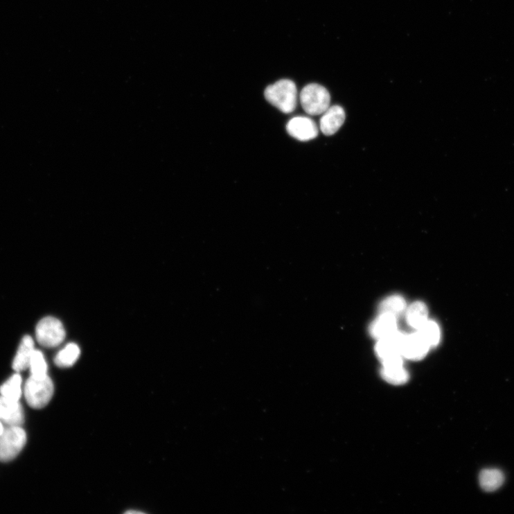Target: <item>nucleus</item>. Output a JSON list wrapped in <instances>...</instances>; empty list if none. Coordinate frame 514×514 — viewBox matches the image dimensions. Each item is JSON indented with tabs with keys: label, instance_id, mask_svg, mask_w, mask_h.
I'll use <instances>...</instances> for the list:
<instances>
[{
	"label": "nucleus",
	"instance_id": "obj_1",
	"mask_svg": "<svg viewBox=\"0 0 514 514\" xmlns=\"http://www.w3.org/2000/svg\"><path fill=\"white\" fill-rule=\"evenodd\" d=\"M265 96L270 104L285 114L293 112L297 106V88L290 80H278L268 86Z\"/></svg>",
	"mask_w": 514,
	"mask_h": 514
},
{
	"label": "nucleus",
	"instance_id": "obj_2",
	"mask_svg": "<svg viewBox=\"0 0 514 514\" xmlns=\"http://www.w3.org/2000/svg\"><path fill=\"white\" fill-rule=\"evenodd\" d=\"M54 390L53 382L48 375L39 378L31 375L23 388V394L29 406L40 409L49 404Z\"/></svg>",
	"mask_w": 514,
	"mask_h": 514
},
{
	"label": "nucleus",
	"instance_id": "obj_3",
	"mask_svg": "<svg viewBox=\"0 0 514 514\" xmlns=\"http://www.w3.org/2000/svg\"><path fill=\"white\" fill-rule=\"evenodd\" d=\"M299 98L303 110L310 115L322 114L330 107V92L318 84H310L303 87Z\"/></svg>",
	"mask_w": 514,
	"mask_h": 514
},
{
	"label": "nucleus",
	"instance_id": "obj_4",
	"mask_svg": "<svg viewBox=\"0 0 514 514\" xmlns=\"http://www.w3.org/2000/svg\"><path fill=\"white\" fill-rule=\"evenodd\" d=\"M27 442V434L21 426H8L0 435V461L8 462L15 459Z\"/></svg>",
	"mask_w": 514,
	"mask_h": 514
},
{
	"label": "nucleus",
	"instance_id": "obj_5",
	"mask_svg": "<svg viewBox=\"0 0 514 514\" xmlns=\"http://www.w3.org/2000/svg\"><path fill=\"white\" fill-rule=\"evenodd\" d=\"M66 336L62 322L56 318L48 317L42 319L36 327V338L39 344L53 348L61 344Z\"/></svg>",
	"mask_w": 514,
	"mask_h": 514
},
{
	"label": "nucleus",
	"instance_id": "obj_6",
	"mask_svg": "<svg viewBox=\"0 0 514 514\" xmlns=\"http://www.w3.org/2000/svg\"><path fill=\"white\" fill-rule=\"evenodd\" d=\"M382 363L381 376L387 383L400 386L409 381V375L404 367L403 357H396Z\"/></svg>",
	"mask_w": 514,
	"mask_h": 514
},
{
	"label": "nucleus",
	"instance_id": "obj_7",
	"mask_svg": "<svg viewBox=\"0 0 514 514\" xmlns=\"http://www.w3.org/2000/svg\"><path fill=\"white\" fill-rule=\"evenodd\" d=\"M288 133L301 142H308L318 136L319 130L316 123L307 116H296L287 125Z\"/></svg>",
	"mask_w": 514,
	"mask_h": 514
},
{
	"label": "nucleus",
	"instance_id": "obj_8",
	"mask_svg": "<svg viewBox=\"0 0 514 514\" xmlns=\"http://www.w3.org/2000/svg\"><path fill=\"white\" fill-rule=\"evenodd\" d=\"M430 348L428 344L417 333L405 335L402 343L401 354L407 360L418 361L424 359Z\"/></svg>",
	"mask_w": 514,
	"mask_h": 514
},
{
	"label": "nucleus",
	"instance_id": "obj_9",
	"mask_svg": "<svg viewBox=\"0 0 514 514\" xmlns=\"http://www.w3.org/2000/svg\"><path fill=\"white\" fill-rule=\"evenodd\" d=\"M0 420L8 426H21L25 416L19 401L0 396Z\"/></svg>",
	"mask_w": 514,
	"mask_h": 514
},
{
	"label": "nucleus",
	"instance_id": "obj_10",
	"mask_svg": "<svg viewBox=\"0 0 514 514\" xmlns=\"http://www.w3.org/2000/svg\"><path fill=\"white\" fill-rule=\"evenodd\" d=\"M405 335L396 332L390 336L379 339L375 347V351L382 362L396 357L402 356L401 347Z\"/></svg>",
	"mask_w": 514,
	"mask_h": 514
},
{
	"label": "nucleus",
	"instance_id": "obj_11",
	"mask_svg": "<svg viewBox=\"0 0 514 514\" xmlns=\"http://www.w3.org/2000/svg\"><path fill=\"white\" fill-rule=\"evenodd\" d=\"M322 114L320 120V130L326 136L335 134L344 123L345 112L339 105L330 107Z\"/></svg>",
	"mask_w": 514,
	"mask_h": 514
},
{
	"label": "nucleus",
	"instance_id": "obj_12",
	"mask_svg": "<svg viewBox=\"0 0 514 514\" xmlns=\"http://www.w3.org/2000/svg\"><path fill=\"white\" fill-rule=\"evenodd\" d=\"M35 350L33 339L28 335L23 337L13 360V369L19 373L29 369Z\"/></svg>",
	"mask_w": 514,
	"mask_h": 514
},
{
	"label": "nucleus",
	"instance_id": "obj_13",
	"mask_svg": "<svg viewBox=\"0 0 514 514\" xmlns=\"http://www.w3.org/2000/svg\"><path fill=\"white\" fill-rule=\"evenodd\" d=\"M396 330V317L389 314H381L371 323L369 333L373 338L379 340L393 335L397 332Z\"/></svg>",
	"mask_w": 514,
	"mask_h": 514
},
{
	"label": "nucleus",
	"instance_id": "obj_14",
	"mask_svg": "<svg viewBox=\"0 0 514 514\" xmlns=\"http://www.w3.org/2000/svg\"><path fill=\"white\" fill-rule=\"evenodd\" d=\"M479 481L484 492L492 493L497 492L503 486L505 476L498 469H486L481 472Z\"/></svg>",
	"mask_w": 514,
	"mask_h": 514
},
{
	"label": "nucleus",
	"instance_id": "obj_15",
	"mask_svg": "<svg viewBox=\"0 0 514 514\" xmlns=\"http://www.w3.org/2000/svg\"><path fill=\"white\" fill-rule=\"evenodd\" d=\"M428 309L423 301H416L406 312L408 324L416 330H419L428 321Z\"/></svg>",
	"mask_w": 514,
	"mask_h": 514
},
{
	"label": "nucleus",
	"instance_id": "obj_16",
	"mask_svg": "<svg viewBox=\"0 0 514 514\" xmlns=\"http://www.w3.org/2000/svg\"><path fill=\"white\" fill-rule=\"evenodd\" d=\"M80 356L79 346L74 344H69L60 350L55 358L57 366L62 368H68L73 366Z\"/></svg>",
	"mask_w": 514,
	"mask_h": 514
},
{
	"label": "nucleus",
	"instance_id": "obj_17",
	"mask_svg": "<svg viewBox=\"0 0 514 514\" xmlns=\"http://www.w3.org/2000/svg\"><path fill=\"white\" fill-rule=\"evenodd\" d=\"M22 379L18 372L0 387V394L6 398L19 401L23 393Z\"/></svg>",
	"mask_w": 514,
	"mask_h": 514
},
{
	"label": "nucleus",
	"instance_id": "obj_18",
	"mask_svg": "<svg viewBox=\"0 0 514 514\" xmlns=\"http://www.w3.org/2000/svg\"><path fill=\"white\" fill-rule=\"evenodd\" d=\"M406 308V301L402 296L393 295L381 303L380 311L381 314H389L396 317L403 313Z\"/></svg>",
	"mask_w": 514,
	"mask_h": 514
},
{
	"label": "nucleus",
	"instance_id": "obj_19",
	"mask_svg": "<svg viewBox=\"0 0 514 514\" xmlns=\"http://www.w3.org/2000/svg\"><path fill=\"white\" fill-rule=\"evenodd\" d=\"M418 333L432 347L436 346L441 339V331L438 325L433 321H427L419 330Z\"/></svg>",
	"mask_w": 514,
	"mask_h": 514
},
{
	"label": "nucleus",
	"instance_id": "obj_20",
	"mask_svg": "<svg viewBox=\"0 0 514 514\" xmlns=\"http://www.w3.org/2000/svg\"><path fill=\"white\" fill-rule=\"evenodd\" d=\"M29 369L32 376L39 378L48 375V364L39 350H35Z\"/></svg>",
	"mask_w": 514,
	"mask_h": 514
},
{
	"label": "nucleus",
	"instance_id": "obj_21",
	"mask_svg": "<svg viewBox=\"0 0 514 514\" xmlns=\"http://www.w3.org/2000/svg\"><path fill=\"white\" fill-rule=\"evenodd\" d=\"M5 431V428L3 426V423L1 420H0V435H1L3 432Z\"/></svg>",
	"mask_w": 514,
	"mask_h": 514
}]
</instances>
